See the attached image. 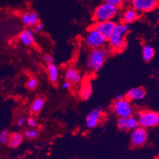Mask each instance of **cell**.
I'll return each mask as SVG.
<instances>
[{"instance_id": "cell-1", "label": "cell", "mask_w": 159, "mask_h": 159, "mask_svg": "<svg viewBox=\"0 0 159 159\" xmlns=\"http://www.w3.org/2000/svg\"><path fill=\"white\" fill-rule=\"evenodd\" d=\"M128 32L129 25L128 24L123 22L116 24L112 34L107 40L110 50L115 52H119L125 48L127 44L126 37Z\"/></svg>"}, {"instance_id": "cell-2", "label": "cell", "mask_w": 159, "mask_h": 159, "mask_svg": "<svg viewBox=\"0 0 159 159\" xmlns=\"http://www.w3.org/2000/svg\"><path fill=\"white\" fill-rule=\"evenodd\" d=\"M109 54H110V49L105 47L91 49L86 62L88 70L93 74L99 71L105 64Z\"/></svg>"}, {"instance_id": "cell-3", "label": "cell", "mask_w": 159, "mask_h": 159, "mask_svg": "<svg viewBox=\"0 0 159 159\" xmlns=\"http://www.w3.org/2000/svg\"><path fill=\"white\" fill-rule=\"evenodd\" d=\"M119 9L120 8L115 6L104 2L95 8L93 11V19L96 22L113 20L119 13Z\"/></svg>"}, {"instance_id": "cell-4", "label": "cell", "mask_w": 159, "mask_h": 159, "mask_svg": "<svg viewBox=\"0 0 159 159\" xmlns=\"http://www.w3.org/2000/svg\"><path fill=\"white\" fill-rule=\"evenodd\" d=\"M139 126L146 129L159 125V112L154 110H141L137 113Z\"/></svg>"}, {"instance_id": "cell-5", "label": "cell", "mask_w": 159, "mask_h": 159, "mask_svg": "<svg viewBox=\"0 0 159 159\" xmlns=\"http://www.w3.org/2000/svg\"><path fill=\"white\" fill-rule=\"evenodd\" d=\"M112 111L118 118L131 116L134 115V108L129 99H116L112 105Z\"/></svg>"}, {"instance_id": "cell-6", "label": "cell", "mask_w": 159, "mask_h": 159, "mask_svg": "<svg viewBox=\"0 0 159 159\" xmlns=\"http://www.w3.org/2000/svg\"><path fill=\"white\" fill-rule=\"evenodd\" d=\"M84 42L88 48L93 49L104 47L107 40L96 29L92 27L86 32L84 37Z\"/></svg>"}, {"instance_id": "cell-7", "label": "cell", "mask_w": 159, "mask_h": 159, "mask_svg": "<svg viewBox=\"0 0 159 159\" xmlns=\"http://www.w3.org/2000/svg\"><path fill=\"white\" fill-rule=\"evenodd\" d=\"M148 139V132L144 128L139 126L131 131V144L133 147H141L146 144Z\"/></svg>"}, {"instance_id": "cell-8", "label": "cell", "mask_w": 159, "mask_h": 159, "mask_svg": "<svg viewBox=\"0 0 159 159\" xmlns=\"http://www.w3.org/2000/svg\"><path fill=\"white\" fill-rule=\"evenodd\" d=\"M159 0H134L131 7L139 14L151 12L157 8Z\"/></svg>"}, {"instance_id": "cell-9", "label": "cell", "mask_w": 159, "mask_h": 159, "mask_svg": "<svg viewBox=\"0 0 159 159\" xmlns=\"http://www.w3.org/2000/svg\"><path fill=\"white\" fill-rule=\"evenodd\" d=\"M103 117V110L101 108H97L89 112L86 117V125L88 128L92 129L99 125Z\"/></svg>"}, {"instance_id": "cell-10", "label": "cell", "mask_w": 159, "mask_h": 159, "mask_svg": "<svg viewBox=\"0 0 159 159\" xmlns=\"http://www.w3.org/2000/svg\"><path fill=\"white\" fill-rule=\"evenodd\" d=\"M117 127L121 131H131L139 127L138 119L134 115L131 116L119 118L117 120Z\"/></svg>"}, {"instance_id": "cell-11", "label": "cell", "mask_w": 159, "mask_h": 159, "mask_svg": "<svg viewBox=\"0 0 159 159\" xmlns=\"http://www.w3.org/2000/svg\"><path fill=\"white\" fill-rule=\"evenodd\" d=\"M116 23L113 20L111 21H99V22H96L93 25V28L96 29L98 32H99L106 40L109 38V37L112 34V31H113L115 25Z\"/></svg>"}, {"instance_id": "cell-12", "label": "cell", "mask_w": 159, "mask_h": 159, "mask_svg": "<svg viewBox=\"0 0 159 159\" xmlns=\"http://www.w3.org/2000/svg\"><path fill=\"white\" fill-rule=\"evenodd\" d=\"M139 18V13L137 12L131 6H128L123 11L120 16L121 22L125 24H131L135 22Z\"/></svg>"}, {"instance_id": "cell-13", "label": "cell", "mask_w": 159, "mask_h": 159, "mask_svg": "<svg viewBox=\"0 0 159 159\" xmlns=\"http://www.w3.org/2000/svg\"><path fill=\"white\" fill-rule=\"evenodd\" d=\"M64 78L65 80L68 81L71 83V85H75V86L80 84L82 81V75L80 72L74 67H69L66 69Z\"/></svg>"}, {"instance_id": "cell-14", "label": "cell", "mask_w": 159, "mask_h": 159, "mask_svg": "<svg viewBox=\"0 0 159 159\" xmlns=\"http://www.w3.org/2000/svg\"><path fill=\"white\" fill-rule=\"evenodd\" d=\"M21 19L24 25L29 27H33L39 22V16L34 11H27L21 14Z\"/></svg>"}, {"instance_id": "cell-15", "label": "cell", "mask_w": 159, "mask_h": 159, "mask_svg": "<svg viewBox=\"0 0 159 159\" xmlns=\"http://www.w3.org/2000/svg\"><path fill=\"white\" fill-rule=\"evenodd\" d=\"M146 91L143 87H134L128 91L126 98L130 101H142L146 98Z\"/></svg>"}, {"instance_id": "cell-16", "label": "cell", "mask_w": 159, "mask_h": 159, "mask_svg": "<svg viewBox=\"0 0 159 159\" xmlns=\"http://www.w3.org/2000/svg\"><path fill=\"white\" fill-rule=\"evenodd\" d=\"M20 42L27 47H31L35 44V37L34 33L30 30H25L19 34Z\"/></svg>"}, {"instance_id": "cell-17", "label": "cell", "mask_w": 159, "mask_h": 159, "mask_svg": "<svg viewBox=\"0 0 159 159\" xmlns=\"http://www.w3.org/2000/svg\"><path fill=\"white\" fill-rule=\"evenodd\" d=\"M24 139V135L21 133H11V134H10L9 141H8L7 145L9 146L10 147H11V148H17V147H18L22 143Z\"/></svg>"}, {"instance_id": "cell-18", "label": "cell", "mask_w": 159, "mask_h": 159, "mask_svg": "<svg viewBox=\"0 0 159 159\" xmlns=\"http://www.w3.org/2000/svg\"><path fill=\"white\" fill-rule=\"evenodd\" d=\"M47 72L49 81L52 83H56L59 80V77H60V71H59L57 66L55 65L54 63L48 65Z\"/></svg>"}, {"instance_id": "cell-19", "label": "cell", "mask_w": 159, "mask_h": 159, "mask_svg": "<svg viewBox=\"0 0 159 159\" xmlns=\"http://www.w3.org/2000/svg\"><path fill=\"white\" fill-rule=\"evenodd\" d=\"M44 105H45V101H44V98L38 97L33 100L32 102L31 105H30V111L33 114L40 113L44 108Z\"/></svg>"}, {"instance_id": "cell-20", "label": "cell", "mask_w": 159, "mask_h": 159, "mask_svg": "<svg viewBox=\"0 0 159 159\" xmlns=\"http://www.w3.org/2000/svg\"><path fill=\"white\" fill-rule=\"evenodd\" d=\"M155 55L154 48L150 44H145L142 48V56L144 61L150 62Z\"/></svg>"}, {"instance_id": "cell-21", "label": "cell", "mask_w": 159, "mask_h": 159, "mask_svg": "<svg viewBox=\"0 0 159 159\" xmlns=\"http://www.w3.org/2000/svg\"><path fill=\"white\" fill-rule=\"evenodd\" d=\"M93 89H92V85L89 82H86L82 85L79 92V96L81 99L82 100H88L92 95Z\"/></svg>"}, {"instance_id": "cell-22", "label": "cell", "mask_w": 159, "mask_h": 159, "mask_svg": "<svg viewBox=\"0 0 159 159\" xmlns=\"http://www.w3.org/2000/svg\"><path fill=\"white\" fill-rule=\"evenodd\" d=\"M24 138L29 140L36 139L39 136V131L36 128H30L28 130H25L24 131Z\"/></svg>"}, {"instance_id": "cell-23", "label": "cell", "mask_w": 159, "mask_h": 159, "mask_svg": "<svg viewBox=\"0 0 159 159\" xmlns=\"http://www.w3.org/2000/svg\"><path fill=\"white\" fill-rule=\"evenodd\" d=\"M10 133L7 130H4L0 133V144L2 145H7L9 141Z\"/></svg>"}, {"instance_id": "cell-24", "label": "cell", "mask_w": 159, "mask_h": 159, "mask_svg": "<svg viewBox=\"0 0 159 159\" xmlns=\"http://www.w3.org/2000/svg\"><path fill=\"white\" fill-rule=\"evenodd\" d=\"M38 85V82L36 78H30L26 82V87L27 89H30V90H33L37 87Z\"/></svg>"}, {"instance_id": "cell-25", "label": "cell", "mask_w": 159, "mask_h": 159, "mask_svg": "<svg viewBox=\"0 0 159 159\" xmlns=\"http://www.w3.org/2000/svg\"><path fill=\"white\" fill-rule=\"evenodd\" d=\"M104 2H106V3L111 4L112 6H115L118 8L123 7V5H124L123 0H104Z\"/></svg>"}, {"instance_id": "cell-26", "label": "cell", "mask_w": 159, "mask_h": 159, "mask_svg": "<svg viewBox=\"0 0 159 159\" xmlns=\"http://www.w3.org/2000/svg\"><path fill=\"white\" fill-rule=\"evenodd\" d=\"M26 124L30 128H35L37 126V121L34 117L30 116L26 119Z\"/></svg>"}, {"instance_id": "cell-27", "label": "cell", "mask_w": 159, "mask_h": 159, "mask_svg": "<svg viewBox=\"0 0 159 159\" xmlns=\"http://www.w3.org/2000/svg\"><path fill=\"white\" fill-rule=\"evenodd\" d=\"M43 29H44V25L39 21V22H37V24L33 26V33H40V32H42Z\"/></svg>"}, {"instance_id": "cell-28", "label": "cell", "mask_w": 159, "mask_h": 159, "mask_svg": "<svg viewBox=\"0 0 159 159\" xmlns=\"http://www.w3.org/2000/svg\"><path fill=\"white\" fill-rule=\"evenodd\" d=\"M44 61L45 62L46 64L49 65L52 64V63H54V59H53L51 55L46 54L44 56Z\"/></svg>"}, {"instance_id": "cell-29", "label": "cell", "mask_w": 159, "mask_h": 159, "mask_svg": "<svg viewBox=\"0 0 159 159\" xmlns=\"http://www.w3.org/2000/svg\"><path fill=\"white\" fill-rule=\"evenodd\" d=\"M25 124H26V119H25L24 116H20L19 118H18V120H17V125H18V127H19V128L23 127Z\"/></svg>"}, {"instance_id": "cell-30", "label": "cell", "mask_w": 159, "mask_h": 159, "mask_svg": "<svg viewBox=\"0 0 159 159\" xmlns=\"http://www.w3.org/2000/svg\"><path fill=\"white\" fill-rule=\"evenodd\" d=\"M70 86H71V83L66 80H65L63 82V84H62V88L63 89H69L70 88Z\"/></svg>"}, {"instance_id": "cell-31", "label": "cell", "mask_w": 159, "mask_h": 159, "mask_svg": "<svg viewBox=\"0 0 159 159\" xmlns=\"http://www.w3.org/2000/svg\"><path fill=\"white\" fill-rule=\"evenodd\" d=\"M123 2H124V4H127V5H130L134 2V0H123Z\"/></svg>"}, {"instance_id": "cell-32", "label": "cell", "mask_w": 159, "mask_h": 159, "mask_svg": "<svg viewBox=\"0 0 159 159\" xmlns=\"http://www.w3.org/2000/svg\"><path fill=\"white\" fill-rule=\"evenodd\" d=\"M126 98V95L124 94H120L116 97V99H123V98Z\"/></svg>"}, {"instance_id": "cell-33", "label": "cell", "mask_w": 159, "mask_h": 159, "mask_svg": "<svg viewBox=\"0 0 159 159\" xmlns=\"http://www.w3.org/2000/svg\"><path fill=\"white\" fill-rule=\"evenodd\" d=\"M156 159H159V154H158V155H157V158Z\"/></svg>"}, {"instance_id": "cell-34", "label": "cell", "mask_w": 159, "mask_h": 159, "mask_svg": "<svg viewBox=\"0 0 159 159\" xmlns=\"http://www.w3.org/2000/svg\"><path fill=\"white\" fill-rule=\"evenodd\" d=\"M15 159H25V158H15Z\"/></svg>"}]
</instances>
